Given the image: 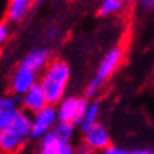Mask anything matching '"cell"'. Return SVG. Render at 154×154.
I'll return each instance as SVG.
<instances>
[{"label":"cell","mask_w":154,"mask_h":154,"mask_svg":"<svg viewBox=\"0 0 154 154\" xmlns=\"http://www.w3.org/2000/svg\"><path fill=\"white\" fill-rule=\"evenodd\" d=\"M35 116L31 123V131H30V137L34 140H40L42 136L51 130V127L54 126L55 120L58 119L57 116V110L54 105L48 103L47 106H44L41 110H38L37 113H34Z\"/></svg>","instance_id":"4"},{"label":"cell","mask_w":154,"mask_h":154,"mask_svg":"<svg viewBox=\"0 0 154 154\" xmlns=\"http://www.w3.org/2000/svg\"><path fill=\"white\" fill-rule=\"evenodd\" d=\"M50 61H51V52L47 48H35V50L28 52L20 64L38 72L41 69H45V66L50 64Z\"/></svg>","instance_id":"10"},{"label":"cell","mask_w":154,"mask_h":154,"mask_svg":"<svg viewBox=\"0 0 154 154\" xmlns=\"http://www.w3.org/2000/svg\"><path fill=\"white\" fill-rule=\"evenodd\" d=\"M103 151L106 154H130V151L123 150V149H120V147H116V146H107Z\"/></svg>","instance_id":"17"},{"label":"cell","mask_w":154,"mask_h":154,"mask_svg":"<svg viewBox=\"0 0 154 154\" xmlns=\"http://www.w3.org/2000/svg\"><path fill=\"white\" fill-rule=\"evenodd\" d=\"M125 2L126 0H103L102 5H100V7L98 10V16L106 17L109 14L120 11L123 9V6H125Z\"/></svg>","instance_id":"13"},{"label":"cell","mask_w":154,"mask_h":154,"mask_svg":"<svg viewBox=\"0 0 154 154\" xmlns=\"http://www.w3.org/2000/svg\"><path fill=\"white\" fill-rule=\"evenodd\" d=\"M88 106L89 103L85 98L68 96V98L62 99L60 102L58 110H57L58 120L65 122V123H72V125H78L82 120Z\"/></svg>","instance_id":"3"},{"label":"cell","mask_w":154,"mask_h":154,"mask_svg":"<svg viewBox=\"0 0 154 154\" xmlns=\"http://www.w3.org/2000/svg\"><path fill=\"white\" fill-rule=\"evenodd\" d=\"M122 60H123V48H122L120 45L112 48L106 55L103 57L102 62L99 64L95 78L103 84V82H105L107 78H110L113 75V72L119 68V65L122 64Z\"/></svg>","instance_id":"7"},{"label":"cell","mask_w":154,"mask_h":154,"mask_svg":"<svg viewBox=\"0 0 154 154\" xmlns=\"http://www.w3.org/2000/svg\"><path fill=\"white\" fill-rule=\"evenodd\" d=\"M127 2H134V0H127Z\"/></svg>","instance_id":"20"},{"label":"cell","mask_w":154,"mask_h":154,"mask_svg":"<svg viewBox=\"0 0 154 154\" xmlns=\"http://www.w3.org/2000/svg\"><path fill=\"white\" fill-rule=\"evenodd\" d=\"M69 66L64 60H52L41 76V86L50 105H57L64 98L69 82Z\"/></svg>","instance_id":"1"},{"label":"cell","mask_w":154,"mask_h":154,"mask_svg":"<svg viewBox=\"0 0 154 154\" xmlns=\"http://www.w3.org/2000/svg\"><path fill=\"white\" fill-rule=\"evenodd\" d=\"M31 123L27 112L19 110L14 119L7 127L0 131V151L2 153H16L19 151L26 141L30 139Z\"/></svg>","instance_id":"2"},{"label":"cell","mask_w":154,"mask_h":154,"mask_svg":"<svg viewBox=\"0 0 154 154\" xmlns=\"http://www.w3.org/2000/svg\"><path fill=\"white\" fill-rule=\"evenodd\" d=\"M140 3L144 9H153L154 7V0H141Z\"/></svg>","instance_id":"18"},{"label":"cell","mask_w":154,"mask_h":154,"mask_svg":"<svg viewBox=\"0 0 154 154\" xmlns=\"http://www.w3.org/2000/svg\"><path fill=\"white\" fill-rule=\"evenodd\" d=\"M54 130H55L62 139L69 140L71 136L74 134V125H72V123H65V122H60V125H58Z\"/></svg>","instance_id":"14"},{"label":"cell","mask_w":154,"mask_h":154,"mask_svg":"<svg viewBox=\"0 0 154 154\" xmlns=\"http://www.w3.org/2000/svg\"><path fill=\"white\" fill-rule=\"evenodd\" d=\"M98 115H99V102L96 100V102H92L89 105L88 109H86V112H85V115H84V117H82V120L79 122L81 129H82L84 133L86 130H89V129L96 123Z\"/></svg>","instance_id":"12"},{"label":"cell","mask_w":154,"mask_h":154,"mask_svg":"<svg viewBox=\"0 0 154 154\" xmlns=\"http://www.w3.org/2000/svg\"><path fill=\"white\" fill-rule=\"evenodd\" d=\"M23 105L26 107V110L31 113H37L38 110H41L42 107L48 105L45 92H44V89H42L40 82H35L23 95Z\"/></svg>","instance_id":"8"},{"label":"cell","mask_w":154,"mask_h":154,"mask_svg":"<svg viewBox=\"0 0 154 154\" xmlns=\"http://www.w3.org/2000/svg\"><path fill=\"white\" fill-rule=\"evenodd\" d=\"M34 0H9L6 9V20L10 23H19L26 17L33 6Z\"/></svg>","instance_id":"11"},{"label":"cell","mask_w":154,"mask_h":154,"mask_svg":"<svg viewBox=\"0 0 154 154\" xmlns=\"http://www.w3.org/2000/svg\"><path fill=\"white\" fill-rule=\"evenodd\" d=\"M10 37V27L7 21H0V48L5 45Z\"/></svg>","instance_id":"16"},{"label":"cell","mask_w":154,"mask_h":154,"mask_svg":"<svg viewBox=\"0 0 154 154\" xmlns=\"http://www.w3.org/2000/svg\"><path fill=\"white\" fill-rule=\"evenodd\" d=\"M151 150H146V149H139V150H130V154H151Z\"/></svg>","instance_id":"19"},{"label":"cell","mask_w":154,"mask_h":154,"mask_svg":"<svg viewBox=\"0 0 154 154\" xmlns=\"http://www.w3.org/2000/svg\"><path fill=\"white\" fill-rule=\"evenodd\" d=\"M37 82V72L20 64L10 78V91L16 96H23Z\"/></svg>","instance_id":"5"},{"label":"cell","mask_w":154,"mask_h":154,"mask_svg":"<svg viewBox=\"0 0 154 154\" xmlns=\"http://www.w3.org/2000/svg\"><path fill=\"white\" fill-rule=\"evenodd\" d=\"M102 82L100 81H98L96 78H94V79L91 81L88 84V86H86V89H85V94H86V98H91V96H95V95L98 94L99 91H100V88H102Z\"/></svg>","instance_id":"15"},{"label":"cell","mask_w":154,"mask_h":154,"mask_svg":"<svg viewBox=\"0 0 154 154\" xmlns=\"http://www.w3.org/2000/svg\"><path fill=\"white\" fill-rule=\"evenodd\" d=\"M40 151L42 154H71L74 147L69 140L62 139L55 130H50L41 137Z\"/></svg>","instance_id":"6"},{"label":"cell","mask_w":154,"mask_h":154,"mask_svg":"<svg viewBox=\"0 0 154 154\" xmlns=\"http://www.w3.org/2000/svg\"><path fill=\"white\" fill-rule=\"evenodd\" d=\"M85 144L92 150H105L110 146V136L102 125L95 123L89 130L85 131Z\"/></svg>","instance_id":"9"}]
</instances>
